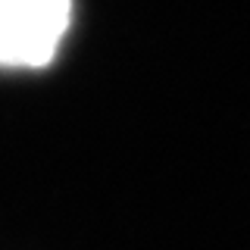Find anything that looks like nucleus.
<instances>
[{
	"label": "nucleus",
	"mask_w": 250,
	"mask_h": 250,
	"mask_svg": "<svg viewBox=\"0 0 250 250\" xmlns=\"http://www.w3.org/2000/svg\"><path fill=\"white\" fill-rule=\"evenodd\" d=\"M72 0H0V69H41L57 57Z\"/></svg>",
	"instance_id": "nucleus-1"
}]
</instances>
